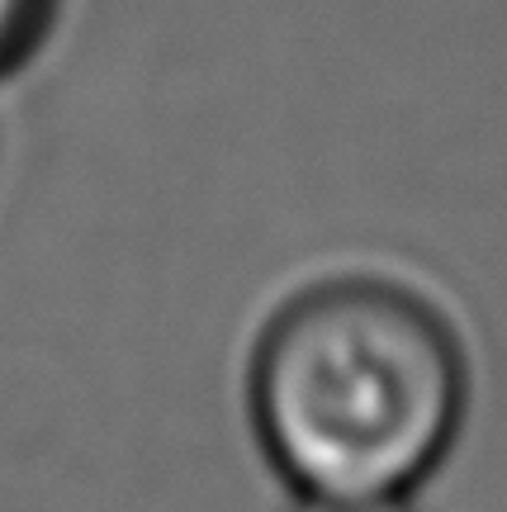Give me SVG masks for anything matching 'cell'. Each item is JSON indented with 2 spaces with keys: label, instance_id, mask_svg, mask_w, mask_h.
<instances>
[{
  "label": "cell",
  "instance_id": "1",
  "mask_svg": "<svg viewBox=\"0 0 507 512\" xmlns=\"http://www.w3.org/2000/svg\"><path fill=\"white\" fill-rule=\"evenodd\" d=\"M247 413L294 498H413L465 432L470 356L413 285L327 275L266 318Z\"/></svg>",
  "mask_w": 507,
  "mask_h": 512
},
{
  "label": "cell",
  "instance_id": "2",
  "mask_svg": "<svg viewBox=\"0 0 507 512\" xmlns=\"http://www.w3.org/2000/svg\"><path fill=\"white\" fill-rule=\"evenodd\" d=\"M62 0H0V76L19 72L48 43Z\"/></svg>",
  "mask_w": 507,
  "mask_h": 512
},
{
  "label": "cell",
  "instance_id": "3",
  "mask_svg": "<svg viewBox=\"0 0 507 512\" xmlns=\"http://www.w3.org/2000/svg\"><path fill=\"white\" fill-rule=\"evenodd\" d=\"M290 512H417L413 498H299Z\"/></svg>",
  "mask_w": 507,
  "mask_h": 512
}]
</instances>
